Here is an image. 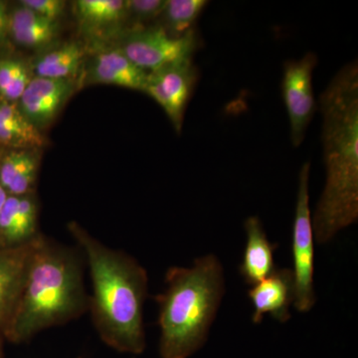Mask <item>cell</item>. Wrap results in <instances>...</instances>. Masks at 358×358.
<instances>
[{
	"label": "cell",
	"mask_w": 358,
	"mask_h": 358,
	"mask_svg": "<svg viewBox=\"0 0 358 358\" xmlns=\"http://www.w3.org/2000/svg\"><path fill=\"white\" fill-rule=\"evenodd\" d=\"M78 252L42 234L37 237L4 339L27 343L45 329L68 324L88 310L84 260Z\"/></svg>",
	"instance_id": "cell-3"
},
{
	"label": "cell",
	"mask_w": 358,
	"mask_h": 358,
	"mask_svg": "<svg viewBox=\"0 0 358 358\" xmlns=\"http://www.w3.org/2000/svg\"><path fill=\"white\" fill-rule=\"evenodd\" d=\"M7 197H8V193H7L6 189L0 185V210H1L4 203H6Z\"/></svg>",
	"instance_id": "cell-25"
},
{
	"label": "cell",
	"mask_w": 358,
	"mask_h": 358,
	"mask_svg": "<svg viewBox=\"0 0 358 358\" xmlns=\"http://www.w3.org/2000/svg\"><path fill=\"white\" fill-rule=\"evenodd\" d=\"M0 143L14 150H38L45 145L41 131L29 122L17 103L0 102Z\"/></svg>",
	"instance_id": "cell-18"
},
{
	"label": "cell",
	"mask_w": 358,
	"mask_h": 358,
	"mask_svg": "<svg viewBox=\"0 0 358 358\" xmlns=\"http://www.w3.org/2000/svg\"><path fill=\"white\" fill-rule=\"evenodd\" d=\"M32 78L31 68L20 59L0 60V95L6 102H18Z\"/></svg>",
	"instance_id": "cell-21"
},
{
	"label": "cell",
	"mask_w": 358,
	"mask_h": 358,
	"mask_svg": "<svg viewBox=\"0 0 358 358\" xmlns=\"http://www.w3.org/2000/svg\"><path fill=\"white\" fill-rule=\"evenodd\" d=\"M248 296L254 308V324H261L266 315L281 324L288 322L291 319L289 307L294 301L292 268H275L268 277L252 286Z\"/></svg>",
	"instance_id": "cell-10"
},
{
	"label": "cell",
	"mask_w": 358,
	"mask_h": 358,
	"mask_svg": "<svg viewBox=\"0 0 358 358\" xmlns=\"http://www.w3.org/2000/svg\"><path fill=\"white\" fill-rule=\"evenodd\" d=\"M4 336L0 331V358H3V352H2V343H3Z\"/></svg>",
	"instance_id": "cell-26"
},
{
	"label": "cell",
	"mask_w": 358,
	"mask_h": 358,
	"mask_svg": "<svg viewBox=\"0 0 358 358\" xmlns=\"http://www.w3.org/2000/svg\"><path fill=\"white\" fill-rule=\"evenodd\" d=\"M83 252L93 293L88 310L96 333L113 350L138 355L145 352L143 303L148 274L136 259L101 243L76 222L68 225Z\"/></svg>",
	"instance_id": "cell-2"
},
{
	"label": "cell",
	"mask_w": 358,
	"mask_h": 358,
	"mask_svg": "<svg viewBox=\"0 0 358 358\" xmlns=\"http://www.w3.org/2000/svg\"><path fill=\"white\" fill-rule=\"evenodd\" d=\"M75 7L79 20L89 27L115 24L128 16L127 0H79Z\"/></svg>",
	"instance_id": "cell-19"
},
{
	"label": "cell",
	"mask_w": 358,
	"mask_h": 358,
	"mask_svg": "<svg viewBox=\"0 0 358 358\" xmlns=\"http://www.w3.org/2000/svg\"><path fill=\"white\" fill-rule=\"evenodd\" d=\"M36 239L15 248L0 247V331L2 334L20 300Z\"/></svg>",
	"instance_id": "cell-12"
},
{
	"label": "cell",
	"mask_w": 358,
	"mask_h": 358,
	"mask_svg": "<svg viewBox=\"0 0 358 358\" xmlns=\"http://www.w3.org/2000/svg\"><path fill=\"white\" fill-rule=\"evenodd\" d=\"M128 15L138 22L150 21L162 16L166 0H127Z\"/></svg>",
	"instance_id": "cell-22"
},
{
	"label": "cell",
	"mask_w": 358,
	"mask_h": 358,
	"mask_svg": "<svg viewBox=\"0 0 358 358\" xmlns=\"http://www.w3.org/2000/svg\"><path fill=\"white\" fill-rule=\"evenodd\" d=\"M327 180L313 214V236L326 244L358 218V66L339 70L320 98Z\"/></svg>",
	"instance_id": "cell-1"
},
{
	"label": "cell",
	"mask_w": 358,
	"mask_h": 358,
	"mask_svg": "<svg viewBox=\"0 0 358 358\" xmlns=\"http://www.w3.org/2000/svg\"><path fill=\"white\" fill-rule=\"evenodd\" d=\"M40 159L37 150H13L0 162V185L8 195L33 192Z\"/></svg>",
	"instance_id": "cell-17"
},
{
	"label": "cell",
	"mask_w": 358,
	"mask_h": 358,
	"mask_svg": "<svg viewBox=\"0 0 358 358\" xmlns=\"http://www.w3.org/2000/svg\"><path fill=\"white\" fill-rule=\"evenodd\" d=\"M148 75L115 47L103 49L94 56L87 77L92 84L114 85L143 92Z\"/></svg>",
	"instance_id": "cell-13"
},
{
	"label": "cell",
	"mask_w": 358,
	"mask_h": 358,
	"mask_svg": "<svg viewBox=\"0 0 358 358\" xmlns=\"http://www.w3.org/2000/svg\"><path fill=\"white\" fill-rule=\"evenodd\" d=\"M9 35V10L6 2L0 1V45Z\"/></svg>",
	"instance_id": "cell-24"
},
{
	"label": "cell",
	"mask_w": 358,
	"mask_h": 358,
	"mask_svg": "<svg viewBox=\"0 0 358 358\" xmlns=\"http://www.w3.org/2000/svg\"><path fill=\"white\" fill-rule=\"evenodd\" d=\"M199 79L192 59L148 73L143 93L159 103L178 133L182 128L186 107Z\"/></svg>",
	"instance_id": "cell-8"
},
{
	"label": "cell",
	"mask_w": 358,
	"mask_h": 358,
	"mask_svg": "<svg viewBox=\"0 0 358 358\" xmlns=\"http://www.w3.org/2000/svg\"><path fill=\"white\" fill-rule=\"evenodd\" d=\"M20 4L42 17L53 21L59 20L64 13L66 6V2L63 0H22Z\"/></svg>",
	"instance_id": "cell-23"
},
{
	"label": "cell",
	"mask_w": 358,
	"mask_h": 358,
	"mask_svg": "<svg viewBox=\"0 0 358 358\" xmlns=\"http://www.w3.org/2000/svg\"><path fill=\"white\" fill-rule=\"evenodd\" d=\"M74 90V79L55 80L33 76L17 105L29 122L42 131L56 119Z\"/></svg>",
	"instance_id": "cell-9"
},
{
	"label": "cell",
	"mask_w": 358,
	"mask_h": 358,
	"mask_svg": "<svg viewBox=\"0 0 358 358\" xmlns=\"http://www.w3.org/2000/svg\"><path fill=\"white\" fill-rule=\"evenodd\" d=\"M317 62V56L308 53L300 60L287 61L284 65L282 94L289 115L291 141L294 148L300 147L303 143L315 112L313 72Z\"/></svg>",
	"instance_id": "cell-7"
},
{
	"label": "cell",
	"mask_w": 358,
	"mask_h": 358,
	"mask_svg": "<svg viewBox=\"0 0 358 358\" xmlns=\"http://www.w3.org/2000/svg\"><path fill=\"white\" fill-rule=\"evenodd\" d=\"M84 49L76 41L51 46L39 54L33 61V76L46 79H73L81 68Z\"/></svg>",
	"instance_id": "cell-16"
},
{
	"label": "cell",
	"mask_w": 358,
	"mask_h": 358,
	"mask_svg": "<svg viewBox=\"0 0 358 358\" xmlns=\"http://www.w3.org/2000/svg\"><path fill=\"white\" fill-rule=\"evenodd\" d=\"M310 164L306 162L299 176L298 199L293 225V272L294 282V306L301 313H308L315 306L317 296L313 288L315 248L313 228L308 194Z\"/></svg>",
	"instance_id": "cell-5"
},
{
	"label": "cell",
	"mask_w": 358,
	"mask_h": 358,
	"mask_svg": "<svg viewBox=\"0 0 358 358\" xmlns=\"http://www.w3.org/2000/svg\"><path fill=\"white\" fill-rule=\"evenodd\" d=\"M199 45L194 29L173 37L162 26H152L128 33L117 47L134 65L150 73L192 59Z\"/></svg>",
	"instance_id": "cell-6"
},
{
	"label": "cell",
	"mask_w": 358,
	"mask_h": 358,
	"mask_svg": "<svg viewBox=\"0 0 358 358\" xmlns=\"http://www.w3.org/2000/svg\"><path fill=\"white\" fill-rule=\"evenodd\" d=\"M166 289L157 296L162 358H188L207 341L225 286L217 257L196 259L192 267H173Z\"/></svg>",
	"instance_id": "cell-4"
},
{
	"label": "cell",
	"mask_w": 358,
	"mask_h": 358,
	"mask_svg": "<svg viewBox=\"0 0 358 358\" xmlns=\"http://www.w3.org/2000/svg\"><path fill=\"white\" fill-rule=\"evenodd\" d=\"M244 227L247 240L239 272L247 285L254 286L274 272V254L279 245L268 241L262 222L256 216L247 219Z\"/></svg>",
	"instance_id": "cell-14"
},
{
	"label": "cell",
	"mask_w": 358,
	"mask_h": 358,
	"mask_svg": "<svg viewBox=\"0 0 358 358\" xmlns=\"http://www.w3.org/2000/svg\"><path fill=\"white\" fill-rule=\"evenodd\" d=\"M208 4L205 0H166L162 16V27L169 35L181 37L190 30L200 13Z\"/></svg>",
	"instance_id": "cell-20"
},
{
	"label": "cell",
	"mask_w": 358,
	"mask_h": 358,
	"mask_svg": "<svg viewBox=\"0 0 358 358\" xmlns=\"http://www.w3.org/2000/svg\"><path fill=\"white\" fill-rule=\"evenodd\" d=\"M58 32V21L46 20L21 4L9 11V36L20 46L45 48L55 41Z\"/></svg>",
	"instance_id": "cell-15"
},
{
	"label": "cell",
	"mask_w": 358,
	"mask_h": 358,
	"mask_svg": "<svg viewBox=\"0 0 358 358\" xmlns=\"http://www.w3.org/2000/svg\"><path fill=\"white\" fill-rule=\"evenodd\" d=\"M38 203L33 192L8 195L0 210V247L15 248L39 236Z\"/></svg>",
	"instance_id": "cell-11"
}]
</instances>
